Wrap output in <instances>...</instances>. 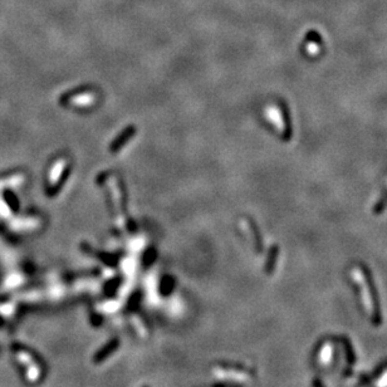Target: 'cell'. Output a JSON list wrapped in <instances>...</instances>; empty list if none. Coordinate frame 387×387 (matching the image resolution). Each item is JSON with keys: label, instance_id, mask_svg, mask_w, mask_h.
I'll use <instances>...</instances> for the list:
<instances>
[{"label": "cell", "instance_id": "obj_2", "mask_svg": "<svg viewBox=\"0 0 387 387\" xmlns=\"http://www.w3.org/2000/svg\"><path fill=\"white\" fill-rule=\"evenodd\" d=\"M117 346H119V341H111V342H109V345H107L104 348H102L100 352H98L97 356H96V358H95L96 362H100V361H102V360H104V358L108 357V356L111 355V352H113L116 348H117Z\"/></svg>", "mask_w": 387, "mask_h": 387}, {"label": "cell", "instance_id": "obj_1", "mask_svg": "<svg viewBox=\"0 0 387 387\" xmlns=\"http://www.w3.org/2000/svg\"><path fill=\"white\" fill-rule=\"evenodd\" d=\"M215 376L220 378H225V380H234V381H244L248 378L245 372L238 371V369L233 368H223V367H215L214 368Z\"/></svg>", "mask_w": 387, "mask_h": 387}]
</instances>
